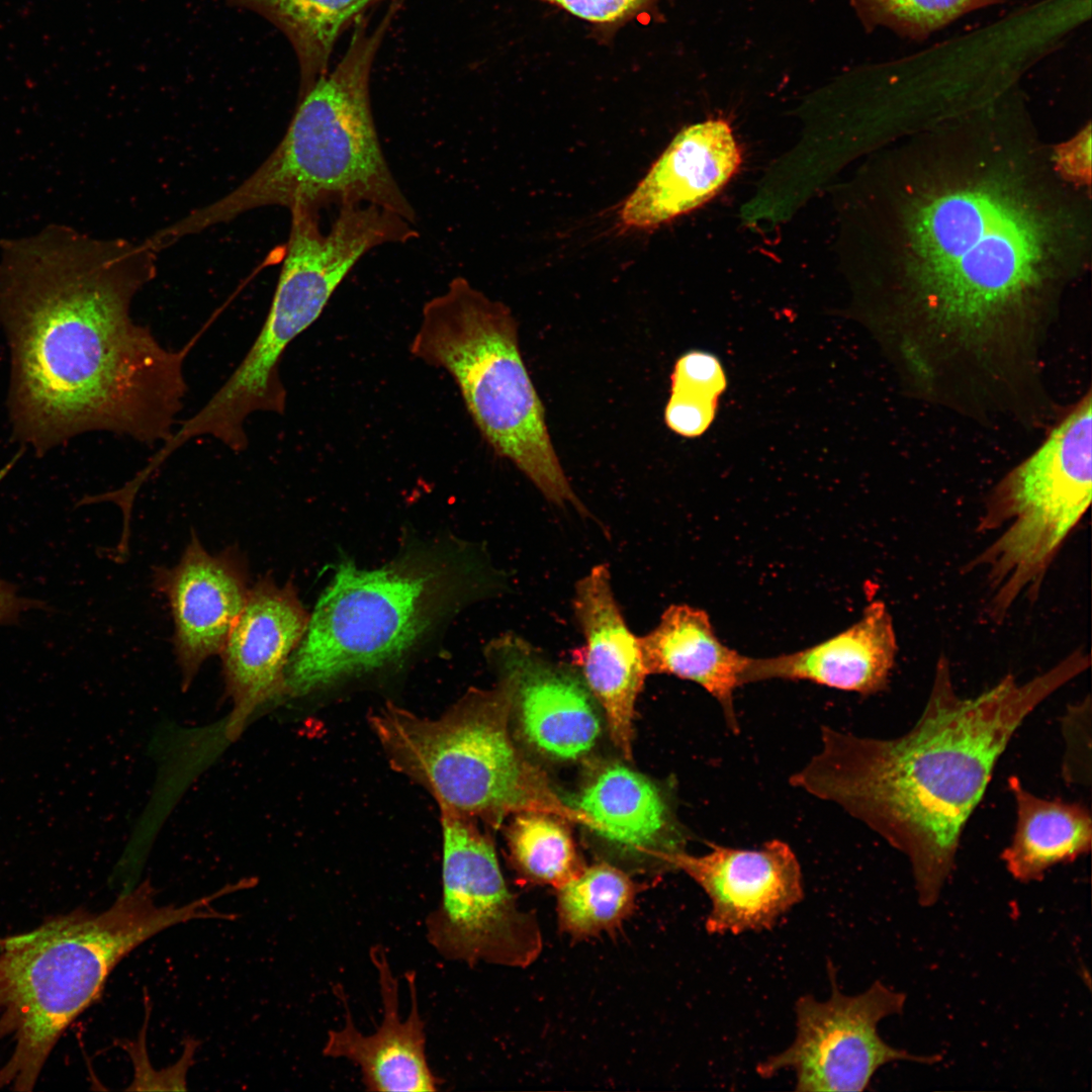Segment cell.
<instances>
[{
    "instance_id": "10",
    "label": "cell",
    "mask_w": 1092,
    "mask_h": 1092,
    "mask_svg": "<svg viewBox=\"0 0 1092 1092\" xmlns=\"http://www.w3.org/2000/svg\"><path fill=\"white\" fill-rule=\"evenodd\" d=\"M1091 496L1092 402L1084 395L987 499L978 530L1001 533L966 568L986 573L991 620L1003 621L1020 599H1037Z\"/></svg>"
},
{
    "instance_id": "23",
    "label": "cell",
    "mask_w": 1092,
    "mask_h": 1092,
    "mask_svg": "<svg viewBox=\"0 0 1092 1092\" xmlns=\"http://www.w3.org/2000/svg\"><path fill=\"white\" fill-rule=\"evenodd\" d=\"M1008 787L1015 802L1016 822L1001 858L1014 879L1040 881L1052 867L1090 852L1092 819L1085 805L1035 796L1014 776L1008 779Z\"/></svg>"
},
{
    "instance_id": "19",
    "label": "cell",
    "mask_w": 1092,
    "mask_h": 1092,
    "mask_svg": "<svg viewBox=\"0 0 1092 1092\" xmlns=\"http://www.w3.org/2000/svg\"><path fill=\"white\" fill-rule=\"evenodd\" d=\"M740 163L726 121L708 120L685 128L625 201L623 224L647 229L691 211L712 198Z\"/></svg>"
},
{
    "instance_id": "16",
    "label": "cell",
    "mask_w": 1092,
    "mask_h": 1092,
    "mask_svg": "<svg viewBox=\"0 0 1092 1092\" xmlns=\"http://www.w3.org/2000/svg\"><path fill=\"white\" fill-rule=\"evenodd\" d=\"M573 611L584 642L571 651L572 664L603 708L613 741L630 758L635 703L648 674L607 564L596 565L576 582Z\"/></svg>"
},
{
    "instance_id": "8",
    "label": "cell",
    "mask_w": 1092,
    "mask_h": 1092,
    "mask_svg": "<svg viewBox=\"0 0 1092 1092\" xmlns=\"http://www.w3.org/2000/svg\"><path fill=\"white\" fill-rule=\"evenodd\" d=\"M478 565L438 553L375 570L346 562L326 588L288 661L284 693L303 696L401 656L432 625L479 592Z\"/></svg>"
},
{
    "instance_id": "28",
    "label": "cell",
    "mask_w": 1092,
    "mask_h": 1092,
    "mask_svg": "<svg viewBox=\"0 0 1092 1092\" xmlns=\"http://www.w3.org/2000/svg\"><path fill=\"white\" fill-rule=\"evenodd\" d=\"M1066 750L1062 777L1069 785L1089 786L1091 783V704L1088 696L1082 702L1069 705L1061 721Z\"/></svg>"
},
{
    "instance_id": "27",
    "label": "cell",
    "mask_w": 1092,
    "mask_h": 1092,
    "mask_svg": "<svg viewBox=\"0 0 1092 1092\" xmlns=\"http://www.w3.org/2000/svg\"><path fill=\"white\" fill-rule=\"evenodd\" d=\"M1004 1L849 0L867 32L882 26L913 41H924L960 17Z\"/></svg>"
},
{
    "instance_id": "17",
    "label": "cell",
    "mask_w": 1092,
    "mask_h": 1092,
    "mask_svg": "<svg viewBox=\"0 0 1092 1092\" xmlns=\"http://www.w3.org/2000/svg\"><path fill=\"white\" fill-rule=\"evenodd\" d=\"M309 616L292 584L259 579L220 652L228 696L234 709L229 729L236 733L264 703L284 693L285 670Z\"/></svg>"
},
{
    "instance_id": "33",
    "label": "cell",
    "mask_w": 1092,
    "mask_h": 1092,
    "mask_svg": "<svg viewBox=\"0 0 1092 1092\" xmlns=\"http://www.w3.org/2000/svg\"><path fill=\"white\" fill-rule=\"evenodd\" d=\"M39 605L22 598L13 584L0 579V625L15 622L23 612Z\"/></svg>"
},
{
    "instance_id": "15",
    "label": "cell",
    "mask_w": 1092,
    "mask_h": 1092,
    "mask_svg": "<svg viewBox=\"0 0 1092 1092\" xmlns=\"http://www.w3.org/2000/svg\"><path fill=\"white\" fill-rule=\"evenodd\" d=\"M155 583L170 605L174 650L186 689L204 661L220 654L245 607L247 566L237 550L210 554L192 534L176 565L157 568Z\"/></svg>"
},
{
    "instance_id": "21",
    "label": "cell",
    "mask_w": 1092,
    "mask_h": 1092,
    "mask_svg": "<svg viewBox=\"0 0 1092 1092\" xmlns=\"http://www.w3.org/2000/svg\"><path fill=\"white\" fill-rule=\"evenodd\" d=\"M638 640L647 674L666 673L697 684L718 702L728 729L739 732L734 695L742 686L748 656L720 640L705 610L671 605Z\"/></svg>"
},
{
    "instance_id": "24",
    "label": "cell",
    "mask_w": 1092,
    "mask_h": 1092,
    "mask_svg": "<svg viewBox=\"0 0 1092 1092\" xmlns=\"http://www.w3.org/2000/svg\"><path fill=\"white\" fill-rule=\"evenodd\" d=\"M558 890L560 929L573 938L614 930L632 912L637 887L622 870L600 862Z\"/></svg>"
},
{
    "instance_id": "25",
    "label": "cell",
    "mask_w": 1092,
    "mask_h": 1092,
    "mask_svg": "<svg viewBox=\"0 0 1092 1092\" xmlns=\"http://www.w3.org/2000/svg\"><path fill=\"white\" fill-rule=\"evenodd\" d=\"M561 820L540 812L516 813L509 830V846L517 871L528 881L559 889L584 870Z\"/></svg>"
},
{
    "instance_id": "31",
    "label": "cell",
    "mask_w": 1092,
    "mask_h": 1092,
    "mask_svg": "<svg viewBox=\"0 0 1092 1092\" xmlns=\"http://www.w3.org/2000/svg\"><path fill=\"white\" fill-rule=\"evenodd\" d=\"M1055 167L1067 181L1091 188V123L1073 138L1052 146Z\"/></svg>"
},
{
    "instance_id": "3",
    "label": "cell",
    "mask_w": 1092,
    "mask_h": 1092,
    "mask_svg": "<svg viewBox=\"0 0 1092 1092\" xmlns=\"http://www.w3.org/2000/svg\"><path fill=\"white\" fill-rule=\"evenodd\" d=\"M1090 666L1075 650L1026 681L1011 673L961 697L941 655L925 707L890 739L821 728L819 751L790 784L832 802L909 860L918 901L932 906L956 866L964 828L1025 719Z\"/></svg>"
},
{
    "instance_id": "29",
    "label": "cell",
    "mask_w": 1092,
    "mask_h": 1092,
    "mask_svg": "<svg viewBox=\"0 0 1092 1092\" xmlns=\"http://www.w3.org/2000/svg\"><path fill=\"white\" fill-rule=\"evenodd\" d=\"M726 387V377L719 360L712 354L692 351L675 363L671 392L716 400Z\"/></svg>"
},
{
    "instance_id": "9",
    "label": "cell",
    "mask_w": 1092,
    "mask_h": 1092,
    "mask_svg": "<svg viewBox=\"0 0 1092 1092\" xmlns=\"http://www.w3.org/2000/svg\"><path fill=\"white\" fill-rule=\"evenodd\" d=\"M511 706L500 685L470 691L437 719L388 703L369 722L391 766L429 791L441 812L488 820L540 812L584 825V814L564 803L513 744Z\"/></svg>"
},
{
    "instance_id": "4",
    "label": "cell",
    "mask_w": 1092,
    "mask_h": 1092,
    "mask_svg": "<svg viewBox=\"0 0 1092 1092\" xmlns=\"http://www.w3.org/2000/svg\"><path fill=\"white\" fill-rule=\"evenodd\" d=\"M398 5L368 31L354 30L342 60L300 97L276 148L241 184L160 231L170 246L257 208L373 204L412 223L417 214L396 182L370 103L376 53Z\"/></svg>"
},
{
    "instance_id": "11",
    "label": "cell",
    "mask_w": 1092,
    "mask_h": 1092,
    "mask_svg": "<svg viewBox=\"0 0 1092 1092\" xmlns=\"http://www.w3.org/2000/svg\"><path fill=\"white\" fill-rule=\"evenodd\" d=\"M442 895L426 918L430 944L449 961L526 968L542 949L534 914L509 891L492 843L471 822L441 812Z\"/></svg>"
},
{
    "instance_id": "32",
    "label": "cell",
    "mask_w": 1092,
    "mask_h": 1092,
    "mask_svg": "<svg viewBox=\"0 0 1092 1092\" xmlns=\"http://www.w3.org/2000/svg\"><path fill=\"white\" fill-rule=\"evenodd\" d=\"M594 23H616L655 0H545Z\"/></svg>"
},
{
    "instance_id": "20",
    "label": "cell",
    "mask_w": 1092,
    "mask_h": 1092,
    "mask_svg": "<svg viewBox=\"0 0 1092 1092\" xmlns=\"http://www.w3.org/2000/svg\"><path fill=\"white\" fill-rule=\"evenodd\" d=\"M897 652L892 616L883 602L875 601L850 627L815 645L777 656H748L741 682L807 680L873 696L888 688Z\"/></svg>"
},
{
    "instance_id": "30",
    "label": "cell",
    "mask_w": 1092,
    "mask_h": 1092,
    "mask_svg": "<svg viewBox=\"0 0 1092 1092\" xmlns=\"http://www.w3.org/2000/svg\"><path fill=\"white\" fill-rule=\"evenodd\" d=\"M716 400L671 392L664 411L666 425L684 437L703 434L714 419Z\"/></svg>"
},
{
    "instance_id": "2",
    "label": "cell",
    "mask_w": 1092,
    "mask_h": 1092,
    "mask_svg": "<svg viewBox=\"0 0 1092 1092\" xmlns=\"http://www.w3.org/2000/svg\"><path fill=\"white\" fill-rule=\"evenodd\" d=\"M0 249L16 436L38 452L94 431L146 445L170 438L188 390V348L165 347L130 314L158 253L59 223Z\"/></svg>"
},
{
    "instance_id": "22",
    "label": "cell",
    "mask_w": 1092,
    "mask_h": 1092,
    "mask_svg": "<svg viewBox=\"0 0 1092 1092\" xmlns=\"http://www.w3.org/2000/svg\"><path fill=\"white\" fill-rule=\"evenodd\" d=\"M574 807L590 822V829L630 850L647 851L670 868L662 838L673 829L669 807L648 779L622 764L602 770L582 790ZM671 869V868H670Z\"/></svg>"
},
{
    "instance_id": "5",
    "label": "cell",
    "mask_w": 1092,
    "mask_h": 1092,
    "mask_svg": "<svg viewBox=\"0 0 1092 1092\" xmlns=\"http://www.w3.org/2000/svg\"><path fill=\"white\" fill-rule=\"evenodd\" d=\"M218 891L183 905H160L150 882L106 910L76 909L31 931L0 938V1040L14 1049L0 1069V1089L30 1091L54 1046L98 1000L108 976L134 948L181 923L224 919Z\"/></svg>"
},
{
    "instance_id": "13",
    "label": "cell",
    "mask_w": 1092,
    "mask_h": 1092,
    "mask_svg": "<svg viewBox=\"0 0 1092 1092\" xmlns=\"http://www.w3.org/2000/svg\"><path fill=\"white\" fill-rule=\"evenodd\" d=\"M710 847L701 855L680 850L669 858L672 869L687 874L709 897L705 928L710 934L771 929L803 900L801 866L785 841L772 839L752 849Z\"/></svg>"
},
{
    "instance_id": "18",
    "label": "cell",
    "mask_w": 1092,
    "mask_h": 1092,
    "mask_svg": "<svg viewBox=\"0 0 1092 1092\" xmlns=\"http://www.w3.org/2000/svg\"><path fill=\"white\" fill-rule=\"evenodd\" d=\"M369 956L378 976L381 1022L374 1032L363 1034L355 1026L346 994L338 987L337 995L345 1007V1023L340 1029L329 1030L323 1054L357 1066L368 1091H437L441 1082L431 1070L426 1055L425 1022L419 1011L416 973L405 974L411 1009L403 1019L399 1013L398 980L384 948L374 945Z\"/></svg>"
},
{
    "instance_id": "1",
    "label": "cell",
    "mask_w": 1092,
    "mask_h": 1092,
    "mask_svg": "<svg viewBox=\"0 0 1092 1092\" xmlns=\"http://www.w3.org/2000/svg\"><path fill=\"white\" fill-rule=\"evenodd\" d=\"M890 176L889 343L922 396L995 400L1091 263V188L1057 171L1013 90L901 138Z\"/></svg>"
},
{
    "instance_id": "14",
    "label": "cell",
    "mask_w": 1092,
    "mask_h": 1092,
    "mask_svg": "<svg viewBox=\"0 0 1092 1092\" xmlns=\"http://www.w3.org/2000/svg\"><path fill=\"white\" fill-rule=\"evenodd\" d=\"M486 654L516 705L529 743L561 760L579 758L594 747L601 723L593 695L575 670L512 632L493 639Z\"/></svg>"
},
{
    "instance_id": "12",
    "label": "cell",
    "mask_w": 1092,
    "mask_h": 1092,
    "mask_svg": "<svg viewBox=\"0 0 1092 1092\" xmlns=\"http://www.w3.org/2000/svg\"><path fill=\"white\" fill-rule=\"evenodd\" d=\"M831 994L825 1001L803 995L795 1003L796 1037L785 1051L756 1066L770 1078L783 1070L796 1076V1091H863L879 1068L909 1061L931 1065L939 1056L912 1055L885 1042L879 1022L903 1011L906 996L880 981L858 995L840 992L831 964Z\"/></svg>"
},
{
    "instance_id": "6",
    "label": "cell",
    "mask_w": 1092,
    "mask_h": 1092,
    "mask_svg": "<svg viewBox=\"0 0 1092 1092\" xmlns=\"http://www.w3.org/2000/svg\"><path fill=\"white\" fill-rule=\"evenodd\" d=\"M410 350L427 365L451 375L477 429L497 455L511 461L550 503L588 515L554 449L508 306L457 276L424 304Z\"/></svg>"
},
{
    "instance_id": "26",
    "label": "cell",
    "mask_w": 1092,
    "mask_h": 1092,
    "mask_svg": "<svg viewBox=\"0 0 1092 1092\" xmlns=\"http://www.w3.org/2000/svg\"><path fill=\"white\" fill-rule=\"evenodd\" d=\"M294 40L304 69L302 94L324 74L350 21L380 0H262Z\"/></svg>"
},
{
    "instance_id": "7",
    "label": "cell",
    "mask_w": 1092,
    "mask_h": 1092,
    "mask_svg": "<svg viewBox=\"0 0 1092 1092\" xmlns=\"http://www.w3.org/2000/svg\"><path fill=\"white\" fill-rule=\"evenodd\" d=\"M275 292L265 322L237 368L192 416L195 430L231 449L248 445L246 422L255 413L282 415L286 389L280 361L289 346L321 315L358 261L386 244L419 238L414 223L373 204L340 206L331 226L320 209L296 205Z\"/></svg>"
}]
</instances>
